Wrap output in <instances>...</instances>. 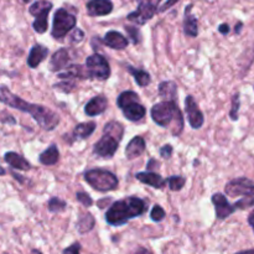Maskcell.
I'll list each match as a JSON object with an SVG mask.
<instances>
[{
	"mask_svg": "<svg viewBox=\"0 0 254 254\" xmlns=\"http://www.w3.org/2000/svg\"><path fill=\"white\" fill-rule=\"evenodd\" d=\"M0 102L11 107V108L17 109V111L31 114L32 118L36 121V123L45 130H54L57 124L60 123V117L55 112H52L51 109L24 101L20 97L11 93L5 86L0 87Z\"/></svg>",
	"mask_w": 254,
	"mask_h": 254,
	"instance_id": "6da1fadb",
	"label": "cell"
},
{
	"mask_svg": "<svg viewBox=\"0 0 254 254\" xmlns=\"http://www.w3.org/2000/svg\"><path fill=\"white\" fill-rule=\"evenodd\" d=\"M144 211H145L144 201L135 196H131L114 202L107 211L106 220L112 226H122L128 222L130 218L143 215Z\"/></svg>",
	"mask_w": 254,
	"mask_h": 254,
	"instance_id": "7a4b0ae2",
	"label": "cell"
},
{
	"mask_svg": "<svg viewBox=\"0 0 254 254\" xmlns=\"http://www.w3.org/2000/svg\"><path fill=\"white\" fill-rule=\"evenodd\" d=\"M151 118L158 126L173 128L174 135H179L183 130L184 119L180 109L175 102L163 101L151 108Z\"/></svg>",
	"mask_w": 254,
	"mask_h": 254,
	"instance_id": "3957f363",
	"label": "cell"
},
{
	"mask_svg": "<svg viewBox=\"0 0 254 254\" xmlns=\"http://www.w3.org/2000/svg\"><path fill=\"white\" fill-rule=\"evenodd\" d=\"M84 180L97 191H111L118 186V179L113 173L103 169H92L84 174Z\"/></svg>",
	"mask_w": 254,
	"mask_h": 254,
	"instance_id": "277c9868",
	"label": "cell"
},
{
	"mask_svg": "<svg viewBox=\"0 0 254 254\" xmlns=\"http://www.w3.org/2000/svg\"><path fill=\"white\" fill-rule=\"evenodd\" d=\"M86 76L87 78L107 79L111 76V67L108 61L102 55L94 54L86 60Z\"/></svg>",
	"mask_w": 254,
	"mask_h": 254,
	"instance_id": "5b68a950",
	"label": "cell"
},
{
	"mask_svg": "<svg viewBox=\"0 0 254 254\" xmlns=\"http://www.w3.org/2000/svg\"><path fill=\"white\" fill-rule=\"evenodd\" d=\"M76 26V16L66 9H57L54 16V26H52V36L55 39H62L66 36L73 27Z\"/></svg>",
	"mask_w": 254,
	"mask_h": 254,
	"instance_id": "8992f818",
	"label": "cell"
},
{
	"mask_svg": "<svg viewBox=\"0 0 254 254\" xmlns=\"http://www.w3.org/2000/svg\"><path fill=\"white\" fill-rule=\"evenodd\" d=\"M138 9L130 12L127 19L138 25H144L158 11V6L161 0H138Z\"/></svg>",
	"mask_w": 254,
	"mask_h": 254,
	"instance_id": "52a82bcc",
	"label": "cell"
},
{
	"mask_svg": "<svg viewBox=\"0 0 254 254\" xmlns=\"http://www.w3.org/2000/svg\"><path fill=\"white\" fill-rule=\"evenodd\" d=\"M51 9L52 4L50 1H35L30 6V14L36 17L32 26H34L35 31L39 34H44L47 30V26H49L47 17H49V12L51 11Z\"/></svg>",
	"mask_w": 254,
	"mask_h": 254,
	"instance_id": "ba28073f",
	"label": "cell"
},
{
	"mask_svg": "<svg viewBox=\"0 0 254 254\" xmlns=\"http://www.w3.org/2000/svg\"><path fill=\"white\" fill-rule=\"evenodd\" d=\"M225 190L231 197H237V196L254 197V183L247 178H238L230 181L226 185Z\"/></svg>",
	"mask_w": 254,
	"mask_h": 254,
	"instance_id": "9c48e42d",
	"label": "cell"
},
{
	"mask_svg": "<svg viewBox=\"0 0 254 254\" xmlns=\"http://www.w3.org/2000/svg\"><path fill=\"white\" fill-rule=\"evenodd\" d=\"M118 145L119 141L117 140V139L112 138L108 134H103V136L94 144L93 151L94 154H97L98 156L109 159L113 158L117 149H118Z\"/></svg>",
	"mask_w": 254,
	"mask_h": 254,
	"instance_id": "30bf717a",
	"label": "cell"
},
{
	"mask_svg": "<svg viewBox=\"0 0 254 254\" xmlns=\"http://www.w3.org/2000/svg\"><path fill=\"white\" fill-rule=\"evenodd\" d=\"M185 108L186 113H188L189 123L192 127L193 129H198L203 126V114L202 112L198 109L197 104L193 101V98L191 96H189L185 101Z\"/></svg>",
	"mask_w": 254,
	"mask_h": 254,
	"instance_id": "8fae6325",
	"label": "cell"
},
{
	"mask_svg": "<svg viewBox=\"0 0 254 254\" xmlns=\"http://www.w3.org/2000/svg\"><path fill=\"white\" fill-rule=\"evenodd\" d=\"M212 203L216 207V216H217L218 220H226L228 216H231L236 211L233 205L228 202L226 196L222 193H215L212 196Z\"/></svg>",
	"mask_w": 254,
	"mask_h": 254,
	"instance_id": "7c38bea8",
	"label": "cell"
},
{
	"mask_svg": "<svg viewBox=\"0 0 254 254\" xmlns=\"http://www.w3.org/2000/svg\"><path fill=\"white\" fill-rule=\"evenodd\" d=\"M113 2L111 0H89L87 2V11L91 16H104L111 14Z\"/></svg>",
	"mask_w": 254,
	"mask_h": 254,
	"instance_id": "4fadbf2b",
	"label": "cell"
},
{
	"mask_svg": "<svg viewBox=\"0 0 254 254\" xmlns=\"http://www.w3.org/2000/svg\"><path fill=\"white\" fill-rule=\"evenodd\" d=\"M107 104H108V101H107V98L104 96L93 97V98L86 104L84 112H86L87 116L89 117L99 116V114H102L106 111Z\"/></svg>",
	"mask_w": 254,
	"mask_h": 254,
	"instance_id": "5bb4252c",
	"label": "cell"
},
{
	"mask_svg": "<svg viewBox=\"0 0 254 254\" xmlns=\"http://www.w3.org/2000/svg\"><path fill=\"white\" fill-rule=\"evenodd\" d=\"M103 42L109 46L111 49L114 50H124L127 46H128L129 41L126 36L121 34L118 31H108L106 35H104Z\"/></svg>",
	"mask_w": 254,
	"mask_h": 254,
	"instance_id": "9a60e30c",
	"label": "cell"
},
{
	"mask_svg": "<svg viewBox=\"0 0 254 254\" xmlns=\"http://www.w3.org/2000/svg\"><path fill=\"white\" fill-rule=\"evenodd\" d=\"M122 112H123L124 117L131 122L140 121L141 118H144V116H145L146 113L145 108H144L139 102H131V103H128L127 106H124L123 108H122Z\"/></svg>",
	"mask_w": 254,
	"mask_h": 254,
	"instance_id": "2e32d148",
	"label": "cell"
},
{
	"mask_svg": "<svg viewBox=\"0 0 254 254\" xmlns=\"http://www.w3.org/2000/svg\"><path fill=\"white\" fill-rule=\"evenodd\" d=\"M49 55V49H46L42 45H34L32 49L30 50L29 59H27V64H29L31 68H36L42 61L47 57Z\"/></svg>",
	"mask_w": 254,
	"mask_h": 254,
	"instance_id": "e0dca14e",
	"label": "cell"
},
{
	"mask_svg": "<svg viewBox=\"0 0 254 254\" xmlns=\"http://www.w3.org/2000/svg\"><path fill=\"white\" fill-rule=\"evenodd\" d=\"M145 150V140L141 136H134L126 149V156L130 160L138 158Z\"/></svg>",
	"mask_w": 254,
	"mask_h": 254,
	"instance_id": "ac0fdd59",
	"label": "cell"
},
{
	"mask_svg": "<svg viewBox=\"0 0 254 254\" xmlns=\"http://www.w3.org/2000/svg\"><path fill=\"white\" fill-rule=\"evenodd\" d=\"M69 62V54L67 49H60L56 51L52 56L51 61H50V67L54 72L60 71V69L67 68V64Z\"/></svg>",
	"mask_w": 254,
	"mask_h": 254,
	"instance_id": "d6986e66",
	"label": "cell"
},
{
	"mask_svg": "<svg viewBox=\"0 0 254 254\" xmlns=\"http://www.w3.org/2000/svg\"><path fill=\"white\" fill-rule=\"evenodd\" d=\"M192 5H189L185 10V19H184V31L188 36L196 37L198 35L197 19L191 14Z\"/></svg>",
	"mask_w": 254,
	"mask_h": 254,
	"instance_id": "ffe728a7",
	"label": "cell"
},
{
	"mask_svg": "<svg viewBox=\"0 0 254 254\" xmlns=\"http://www.w3.org/2000/svg\"><path fill=\"white\" fill-rule=\"evenodd\" d=\"M135 178L138 179L140 183L146 184V185L149 186H153V188L155 189H163L166 184L165 180H164L159 174L150 173V171H149V173H138L135 175Z\"/></svg>",
	"mask_w": 254,
	"mask_h": 254,
	"instance_id": "44dd1931",
	"label": "cell"
},
{
	"mask_svg": "<svg viewBox=\"0 0 254 254\" xmlns=\"http://www.w3.org/2000/svg\"><path fill=\"white\" fill-rule=\"evenodd\" d=\"M5 161H6L11 168L17 169V170L26 171V170H30V168H31L30 164L27 163L21 155H19V154L16 153H12V151L5 154Z\"/></svg>",
	"mask_w": 254,
	"mask_h": 254,
	"instance_id": "7402d4cb",
	"label": "cell"
},
{
	"mask_svg": "<svg viewBox=\"0 0 254 254\" xmlns=\"http://www.w3.org/2000/svg\"><path fill=\"white\" fill-rule=\"evenodd\" d=\"M176 84L174 83L173 81H165L161 82L160 86H159V94L163 97L165 101H170V102H175L176 101Z\"/></svg>",
	"mask_w": 254,
	"mask_h": 254,
	"instance_id": "603a6c76",
	"label": "cell"
},
{
	"mask_svg": "<svg viewBox=\"0 0 254 254\" xmlns=\"http://www.w3.org/2000/svg\"><path fill=\"white\" fill-rule=\"evenodd\" d=\"M59 158H60L59 149H57L56 145H51L47 150H45L44 153L40 155V163H41L42 165L51 166V165H55V164L59 161Z\"/></svg>",
	"mask_w": 254,
	"mask_h": 254,
	"instance_id": "cb8c5ba5",
	"label": "cell"
},
{
	"mask_svg": "<svg viewBox=\"0 0 254 254\" xmlns=\"http://www.w3.org/2000/svg\"><path fill=\"white\" fill-rule=\"evenodd\" d=\"M96 129V123L94 122H87V123H81L74 128L73 130V139H86Z\"/></svg>",
	"mask_w": 254,
	"mask_h": 254,
	"instance_id": "d4e9b609",
	"label": "cell"
},
{
	"mask_svg": "<svg viewBox=\"0 0 254 254\" xmlns=\"http://www.w3.org/2000/svg\"><path fill=\"white\" fill-rule=\"evenodd\" d=\"M128 71L133 74V77L135 78L136 83L139 84L140 87H146L150 84L151 78H150V74L148 73L146 71H143V69H139V68H134V67L128 66L127 67Z\"/></svg>",
	"mask_w": 254,
	"mask_h": 254,
	"instance_id": "484cf974",
	"label": "cell"
},
{
	"mask_svg": "<svg viewBox=\"0 0 254 254\" xmlns=\"http://www.w3.org/2000/svg\"><path fill=\"white\" fill-rule=\"evenodd\" d=\"M104 134H108L112 138L121 141L122 138H123L124 128L119 122H109V123L104 127Z\"/></svg>",
	"mask_w": 254,
	"mask_h": 254,
	"instance_id": "4316f807",
	"label": "cell"
},
{
	"mask_svg": "<svg viewBox=\"0 0 254 254\" xmlns=\"http://www.w3.org/2000/svg\"><path fill=\"white\" fill-rule=\"evenodd\" d=\"M94 223H96V221H94L93 216L91 213H86V215L79 218L78 223H77V228H78L79 233H87L94 227Z\"/></svg>",
	"mask_w": 254,
	"mask_h": 254,
	"instance_id": "83f0119b",
	"label": "cell"
},
{
	"mask_svg": "<svg viewBox=\"0 0 254 254\" xmlns=\"http://www.w3.org/2000/svg\"><path fill=\"white\" fill-rule=\"evenodd\" d=\"M131 102H139V96L133 91L123 92V93L119 94L118 99H117V104L121 109L128 103H131Z\"/></svg>",
	"mask_w": 254,
	"mask_h": 254,
	"instance_id": "f1b7e54d",
	"label": "cell"
},
{
	"mask_svg": "<svg viewBox=\"0 0 254 254\" xmlns=\"http://www.w3.org/2000/svg\"><path fill=\"white\" fill-rule=\"evenodd\" d=\"M66 202L59 197H52L49 201V210L51 212H61V211H64L66 208Z\"/></svg>",
	"mask_w": 254,
	"mask_h": 254,
	"instance_id": "f546056e",
	"label": "cell"
},
{
	"mask_svg": "<svg viewBox=\"0 0 254 254\" xmlns=\"http://www.w3.org/2000/svg\"><path fill=\"white\" fill-rule=\"evenodd\" d=\"M168 183H169V186H170L171 190L180 191L181 189L184 188V185H185L186 180H185V178H181V176H171V178H169Z\"/></svg>",
	"mask_w": 254,
	"mask_h": 254,
	"instance_id": "4dcf8cb0",
	"label": "cell"
},
{
	"mask_svg": "<svg viewBox=\"0 0 254 254\" xmlns=\"http://www.w3.org/2000/svg\"><path fill=\"white\" fill-rule=\"evenodd\" d=\"M241 101H240V93H236L232 98V109L230 112V116L232 121H237L238 119V111H240Z\"/></svg>",
	"mask_w": 254,
	"mask_h": 254,
	"instance_id": "1f68e13d",
	"label": "cell"
},
{
	"mask_svg": "<svg viewBox=\"0 0 254 254\" xmlns=\"http://www.w3.org/2000/svg\"><path fill=\"white\" fill-rule=\"evenodd\" d=\"M165 211H164L163 207H160L159 205L154 206L153 210H151V220L155 221V222H160V221H163L164 218H165Z\"/></svg>",
	"mask_w": 254,
	"mask_h": 254,
	"instance_id": "d6a6232c",
	"label": "cell"
},
{
	"mask_svg": "<svg viewBox=\"0 0 254 254\" xmlns=\"http://www.w3.org/2000/svg\"><path fill=\"white\" fill-rule=\"evenodd\" d=\"M254 206V197H243L242 200L237 201V202L233 205L235 210H246L248 207H252Z\"/></svg>",
	"mask_w": 254,
	"mask_h": 254,
	"instance_id": "836d02e7",
	"label": "cell"
},
{
	"mask_svg": "<svg viewBox=\"0 0 254 254\" xmlns=\"http://www.w3.org/2000/svg\"><path fill=\"white\" fill-rule=\"evenodd\" d=\"M55 88L59 89V91L64 92V93H68V92H71L72 89L74 88V82L68 81V79H62L61 83L55 84Z\"/></svg>",
	"mask_w": 254,
	"mask_h": 254,
	"instance_id": "e575fe53",
	"label": "cell"
},
{
	"mask_svg": "<svg viewBox=\"0 0 254 254\" xmlns=\"http://www.w3.org/2000/svg\"><path fill=\"white\" fill-rule=\"evenodd\" d=\"M126 30H127V32H128L129 34V37H130L131 39V41H133V44H139V42H140V39H141V36H140V31H139L138 29H136V27H134V26H126Z\"/></svg>",
	"mask_w": 254,
	"mask_h": 254,
	"instance_id": "d590c367",
	"label": "cell"
},
{
	"mask_svg": "<svg viewBox=\"0 0 254 254\" xmlns=\"http://www.w3.org/2000/svg\"><path fill=\"white\" fill-rule=\"evenodd\" d=\"M76 197H77V200H78L79 202H81L82 205L84 206V207H89V206L93 203L91 196H89L88 193H86V192H78L76 195Z\"/></svg>",
	"mask_w": 254,
	"mask_h": 254,
	"instance_id": "8d00e7d4",
	"label": "cell"
},
{
	"mask_svg": "<svg viewBox=\"0 0 254 254\" xmlns=\"http://www.w3.org/2000/svg\"><path fill=\"white\" fill-rule=\"evenodd\" d=\"M79 252H81V245L79 243H73L71 247L64 250L62 254H81Z\"/></svg>",
	"mask_w": 254,
	"mask_h": 254,
	"instance_id": "74e56055",
	"label": "cell"
},
{
	"mask_svg": "<svg viewBox=\"0 0 254 254\" xmlns=\"http://www.w3.org/2000/svg\"><path fill=\"white\" fill-rule=\"evenodd\" d=\"M160 155L163 156L164 159H169L171 155H173V146L171 145H164L163 148L160 149Z\"/></svg>",
	"mask_w": 254,
	"mask_h": 254,
	"instance_id": "f35d334b",
	"label": "cell"
},
{
	"mask_svg": "<svg viewBox=\"0 0 254 254\" xmlns=\"http://www.w3.org/2000/svg\"><path fill=\"white\" fill-rule=\"evenodd\" d=\"M82 39H83V31H82V30H79V29L74 30L73 35H72V41L79 42Z\"/></svg>",
	"mask_w": 254,
	"mask_h": 254,
	"instance_id": "ab89813d",
	"label": "cell"
},
{
	"mask_svg": "<svg viewBox=\"0 0 254 254\" xmlns=\"http://www.w3.org/2000/svg\"><path fill=\"white\" fill-rule=\"evenodd\" d=\"M178 1H179V0H166V2H165V4H163V6L160 7V10H159V11H160V12L166 11V10L170 9V7L173 6V5H175Z\"/></svg>",
	"mask_w": 254,
	"mask_h": 254,
	"instance_id": "60d3db41",
	"label": "cell"
},
{
	"mask_svg": "<svg viewBox=\"0 0 254 254\" xmlns=\"http://www.w3.org/2000/svg\"><path fill=\"white\" fill-rule=\"evenodd\" d=\"M218 30H220L221 34L227 35L228 32H230V26H228L227 24H222V25H220V27H218Z\"/></svg>",
	"mask_w": 254,
	"mask_h": 254,
	"instance_id": "b9f144b4",
	"label": "cell"
},
{
	"mask_svg": "<svg viewBox=\"0 0 254 254\" xmlns=\"http://www.w3.org/2000/svg\"><path fill=\"white\" fill-rule=\"evenodd\" d=\"M133 254H151V253L149 252L148 250H145V248H143V247H139V248H136L135 251H134Z\"/></svg>",
	"mask_w": 254,
	"mask_h": 254,
	"instance_id": "7bdbcfd3",
	"label": "cell"
},
{
	"mask_svg": "<svg viewBox=\"0 0 254 254\" xmlns=\"http://www.w3.org/2000/svg\"><path fill=\"white\" fill-rule=\"evenodd\" d=\"M248 223H250L251 227H252L253 231H254V210L252 211V212H251V215L248 216Z\"/></svg>",
	"mask_w": 254,
	"mask_h": 254,
	"instance_id": "ee69618b",
	"label": "cell"
},
{
	"mask_svg": "<svg viewBox=\"0 0 254 254\" xmlns=\"http://www.w3.org/2000/svg\"><path fill=\"white\" fill-rule=\"evenodd\" d=\"M242 26H243V24H242V22H238V24H237V26H236V29H235L236 34H240V32H241V30H242Z\"/></svg>",
	"mask_w": 254,
	"mask_h": 254,
	"instance_id": "f6af8a7d",
	"label": "cell"
},
{
	"mask_svg": "<svg viewBox=\"0 0 254 254\" xmlns=\"http://www.w3.org/2000/svg\"><path fill=\"white\" fill-rule=\"evenodd\" d=\"M236 254H254V250H248V251H243V252L236 253Z\"/></svg>",
	"mask_w": 254,
	"mask_h": 254,
	"instance_id": "bcb514c9",
	"label": "cell"
},
{
	"mask_svg": "<svg viewBox=\"0 0 254 254\" xmlns=\"http://www.w3.org/2000/svg\"><path fill=\"white\" fill-rule=\"evenodd\" d=\"M0 175H5V170L0 166Z\"/></svg>",
	"mask_w": 254,
	"mask_h": 254,
	"instance_id": "7dc6e473",
	"label": "cell"
},
{
	"mask_svg": "<svg viewBox=\"0 0 254 254\" xmlns=\"http://www.w3.org/2000/svg\"><path fill=\"white\" fill-rule=\"evenodd\" d=\"M31 254H42V253L40 252V251H36V250H34V251H32V252H31Z\"/></svg>",
	"mask_w": 254,
	"mask_h": 254,
	"instance_id": "c3c4849f",
	"label": "cell"
},
{
	"mask_svg": "<svg viewBox=\"0 0 254 254\" xmlns=\"http://www.w3.org/2000/svg\"><path fill=\"white\" fill-rule=\"evenodd\" d=\"M25 2H30V1H32V0H24ZM37 1H39V0H37Z\"/></svg>",
	"mask_w": 254,
	"mask_h": 254,
	"instance_id": "681fc988",
	"label": "cell"
}]
</instances>
